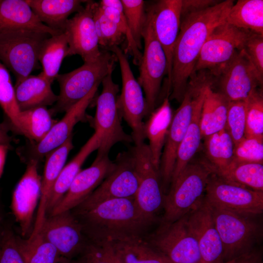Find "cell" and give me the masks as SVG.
<instances>
[{
  "mask_svg": "<svg viewBox=\"0 0 263 263\" xmlns=\"http://www.w3.org/2000/svg\"><path fill=\"white\" fill-rule=\"evenodd\" d=\"M188 214L168 225H160L146 240L172 263H201L198 243L188 223Z\"/></svg>",
  "mask_w": 263,
  "mask_h": 263,
  "instance_id": "obj_12",
  "label": "cell"
},
{
  "mask_svg": "<svg viewBox=\"0 0 263 263\" xmlns=\"http://www.w3.org/2000/svg\"><path fill=\"white\" fill-rule=\"evenodd\" d=\"M10 146L0 144V178L1 177L5 163L6 157Z\"/></svg>",
  "mask_w": 263,
  "mask_h": 263,
  "instance_id": "obj_51",
  "label": "cell"
},
{
  "mask_svg": "<svg viewBox=\"0 0 263 263\" xmlns=\"http://www.w3.org/2000/svg\"><path fill=\"white\" fill-rule=\"evenodd\" d=\"M117 61L112 52L102 50L100 56L93 62H84L70 72L58 74L56 79L59 85L57 100L49 110L52 115L66 112L86 96L103 78L113 70Z\"/></svg>",
  "mask_w": 263,
  "mask_h": 263,
  "instance_id": "obj_5",
  "label": "cell"
},
{
  "mask_svg": "<svg viewBox=\"0 0 263 263\" xmlns=\"http://www.w3.org/2000/svg\"><path fill=\"white\" fill-rule=\"evenodd\" d=\"M263 164L238 161L234 159L225 169L213 173L228 182L263 191Z\"/></svg>",
  "mask_w": 263,
  "mask_h": 263,
  "instance_id": "obj_35",
  "label": "cell"
},
{
  "mask_svg": "<svg viewBox=\"0 0 263 263\" xmlns=\"http://www.w3.org/2000/svg\"><path fill=\"white\" fill-rule=\"evenodd\" d=\"M252 33L225 21L217 26L204 43L193 73L201 70L212 72L228 62L243 49Z\"/></svg>",
  "mask_w": 263,
  "mask_h": 263,
  "instance_id": "obj_15",
  "label": "cell"
},
{
  "mask_svg": "<svg viewBox=\"0 0 263 263\" xmlns=\"http://www.w3.org/2000/svg\"><path fill=\"white\" fill-rule=\"evenodd\" d=\"M204 198L210 205L241 215L254 217L263 212V191L228 182L212 172Z\"/></svg>",
  "mask_w": 263,
  "mask_h": 263,
  "instance_id": "obj_13",
  "label": "cell"
},
{
  "mask_svg": "<svg viewBox=\"0 0 263 263\" xmlns=\"http://www.w3.org/2000/svg\"><path fill=\"white\" fill-rule=\"evenodd\" d=\"M213 79L208 71L201 70L191 75L181 105L173 115L160 164V174L165 188L171 183L178 148L192 119L195 109L204 99L207 87Z\"/></svg>",
  "mask_w": 263,
  "mask_h": 263,
  "instance_id": "obj_3",
  "label": "cell"
},
{
  "mask_svg": "<svg viewBox=\"0 0 263 263\" xmlns=\"http://www.w3.org/2000/svg\"><path fill=\"white\" fill-rule=\"evenodd\" d=\"M114 162L112 171L83 202L74 208L75 211L88 210L110 200L135 197L140 179L130 150L119 152Z\"/></svg>",
  "mask_w": 263,
  "mask_h": 263,
  "instance_id": "obj_11",
  "label": "cell"
},
{
  "mask_svg": "<svg viewBox=\"0 0 263 263\" xmlns=\"http://www.w3.org/2000/svg\"><path fill=\"white\" fill-rule=\"evenodd\" d=\"M109 51L113 53L119 63L122 86L117 97L119 113L132 130V137L135 145L144 143L143 119L148 116L147 106L142 88L135 78L126 54L119 46Z\"/></svg>",
  "mask_w": 263,
  "mask_h": 263,
  "instance_id": "obj_9",
  "label": "cell"
},
{
  "mask_svg": "<svg viewBox=\"0 0 263 263\" xmlns=\"http://www.w3.org/2000/svg\"><path fill=\"white\" fill-rule=\"evenodd\" d=\"M99 3V2H98ZM104 14L117 26L119 29L127 39V48L125 52L129 53L133 57V62L135 65H139L142 54L137 47L125 18L123 6L118 9L101 6L99 3Z\"/></svg>",
  "mask_w": 263,
  "mask_h": 263,
  "instance_id": "obj_44",
  "label": "cell"
},
{
  "mask_svg": "<svg viewBox=\"0 0 263 263\" xmlns=\"http://www.w3.org/2000/svg\"><path fill=\"white\" fill-rule=\"evenodd\" d=\"M125 18L133 38L140 50L146 21L145 2L142 0H121Z\"/></svg>",
  "mask_w": 263,
  "mask_h": 263,
  "instance_id": "obj_42",
  "label": "cell"
},
{
  "mask_svg": "<svg viewBox=\"0 0 263 263\" xmlns=\"http://www.w3.org/2000/svg\"><path fill=\"white\" fill-rule=\"evenodd\" d=\"M17 240L25 263H56L65 258L40 233L32 239L17 236Z\"/></svg>",
  "mask_w": 263,
  "mask_h": 263,
  "instance_id": "obj_37",
  "label": "cell"
},
{
  "mask_svg": "<svg viewBox=\"0 0 263 263\" xmlns=\"http://www.w3.org/2000/svg\"><path fill=\"white\" fill-rule=\"evenodd\" d=\"M12 139L8 135L6 128L0 123V144L10 146Z\"/></svg>",
  "mask_w": 263,
  "mask_h": 263,
  "instance_id": "obj_52",
  "label": "cell"
},
{
  "mask_svg": "<svg viewBox=\"0 0 263 263\" xmlns=\"http://www.w3.org/2000/svg\"><path fill=\"white\" fill-rule=\"evenodd\" d=\"M0 106L13 127L22 133L20 111L9 70L0 62Z\"/></svg>",
  "mask_w": 263,
  "mask_h": 263,
  "instance_id": "obj_40",
  "label": "cell"
},
{
  "mask_svg": "<svg viewBox=\"0 0 263 263\" xmlns=\"http://www.w3.org/2000/svg\"><path fill=\"white\" fill-rule=\"evenodd\" d=\"M38 162L36 160L28 162L12 195L11 209L23 237L32 232L33 216L40 196L41 177L38 172Z\"/></svg>",
  "mask_w": 263,
  "mask_h": 263,
  "instance_id": "obj_20",
  "label": "cell"
},
{
  "mask_svg": "<svg viewBox=\"0 0 263 263\" xmlns=\"http://www.w3.org/2000/svg\"><path fill=\"white\" fill-rule=\"evenodd\" d=\"M203 102L204 100L196 107L187 132L178 148L171 183L191 161L200 147L202 139L200 122Z\"/></svg>",
  "mask_w": 263,
  "mask_h": 263,
  "instance_id": "obj_34",
  "label": "cell"
},
{
  "mask_svg": "<svg viewBox=\"0 0 263 263\" xmlns=\"http://www.w3.org/2000/svg\"><path fill=\"white\" fill-rule=\"evenodd\" d=\"M74 215L92 242L145 237L154 223L142 212L135 197L108 200Z\"/></svg>",
  "mask_w": 263,
  "mask_h": 263,
  "instance_id": "obj_2",
  "label": "cell"
},
{
  "mask_svg": "<svg viewBox=\"0 0 263 263\" xmlns=\"http://www.w3.org/2000/svg\"><path fill=\"white\" fill-rule=\"evenodd\" d=\"M94 1L87 0L81 10L67 20L63 30L68 40L67 56L79 55L84 62L95 61L102 52L93 19Z\"/></svg>",
  "mask_w": 263,
  "mask_h": 263,
  "instance_id": "obj_19",
  "label": "cell"
},
{
  "mask_svg": "<svg viewBox=\"0 0 263 263\" xmlns=\"http://www.w3.org/2000/svg\"><path fill=\"white\" fill-rule=\"evenodd\" d=\"M221 1L215 0H182L181 18L213 6Z\"/></svg>",
  "mask_w": 263,
  "mask_h": 263,
  "instance_id": "obj_49",
  "label": "cell"
},
{
  "mask_svg": "<svg viewBox=\"0 0 263 263\" xmlns=\"http://www.w3.org/2000/svg\"><path fill=\"white\" fill-rule=\"evenodd\" d=\"M56 263H84V261L83 257L81 259L77 260L64 258L62 260Z\"/></svg>",
  "mask_w": 263,
  "mask_h": 263,
  "instance_id": "obj_53",
  "label": "cell"
},
{
  "mask_svg": "<svg viewBox=\"0 0 263 263\" xmlns=\"http://www.w3.org/2000/svg\"><path fill=\"white\" fill-rule=\"evenodd\" d=\"M50 36L29 30L0 32V62L13 74L16 81L38 68L40 49Z\"/></svg>",
  "mask_w": 263,
  "mask_h": 263,
  "instance_id": "obj_6",
  "label": "cell"
},
{
  "mask_svg": "<svg viewBox=\"0 0 263 263\" xmlns=\"http://www.w3.org/2000/svg\"><path fill=\"white\" fill-rule=\"evenodd\" d=\"M111 71L102 80V90L96 101L95 116L92 119L95 132L101 136L97 156L109 155L111 148L119 142L132 143L131 135L123 130L117 105L119 86Z\"/></svg>",
  "mask_w": 263,
  "mask_h": 263,
  "instance_id": "obj_8",
  "label": "cell"
},
{
  "mask_svg": "<svg viewBox=\"0 0 263 263\" xmlns=\"http://www.w3.org/2000/svg\"><path fill=\"white\" fill-rule=\"evenodd\" d=\"M148 116L144 125L145 135L149 141L153 163L159 169L162 150L173 117L169 96L166 95L161 105Z\"/></svg>",
  "mask_w": 263,
  "mask_h": 263,
  "instance_id": "obj_27",
  "label": "cell"
},
{
  "mask_svg": "<svg viewBox=\"0 0 263 263\" xmlns=\"http://www.w3.org/2000/svg\"><path fill=\"white\" fill-rule=\"evenodd\" d=\"M68 40L64 33L51 36L43 43L38 61L43 71L40 73L52 83L59 74L63 59L67 56Z\"/></svg>",
  "mask_w": 263,
  "mask_h": 263,
  "instance_id": "obj_33",
  "label": "cell"
},
{
  "mask_svg": "<svg viewBox=\"0 0 263 263\" xmlns=\"http://www.w3.org/2000/svg\"><path fill=\"white\" fill-rule=\"evenodd\" d=\"M246 114V101L229 102L225 129L234 146L244 137Z\"/></svg>",
  "mask_w": 263,
  "mask_h": 263,
  "instance_id": "obj_43",
  "label": "cell"
},
{
  "mask_svg": "<svg viewBox=\"0 0 263 263\" xmlns=\"http://www.w3.org/2000/svg\"><path fill=\"white\" fill-rule=\"evenodd\" d=\"M234 156L238 161L263 163V138L244 137L234 146Z\"/></svg>",
  "mask_w": 263,
  "mask_h": 263,
  "instance_id": "obj_46",
  "label": "cell"
},
{
  "mask_svg": "<svg viewBox=\"0 0 263 263\" xmlns=\"http://www.w3.org/2000/svg\"><path fill=\"white\" fill-rule=\"evenodd\" d=\"M52 82L41 73L29 75L16 81L15 96L20 112L39 107L51 106L56 103L58 95L53 91Z\"/></svg>",
  "mask_w": 263,
  "mask_h": 263,
  "instance_id": "obj_26",
  "label": "cell"
},
{
  "mask_svg": "<svg viewBox=\"0 0 263 263\" xmlns=\"http://www.w3.org/2000/svg\"><path fill=\"white\" fill-rule=\"evenodd\" d=\"M204 139L206 161L212 172L227 167L234 159V144L226 130L224 129Z\"/></svg>",
  "mask_w": 263,
  "mask_h": 263,
  "instance_id": "obj_36",
  "label": "cell"
},
{
  "mask_svg": "<svg viewBox=\"0 0 263 263\" xmlns=\"http://www.w3.org/2000/svg\"><path fill=\"white\" fill-rule=\"evenodd\" d=\"M188 223L198 244L201 263L223 261V247L209 205L202 202L188 214Z\"/></svg>",
  "mask_w": 263,
  "mask_h": 263,
  "instance_id": "obj_23",
  "label": "cell"
},
{
  "mask_svg": "<svg viewBox=\"0 0 263 263\" xmlns=\"http://www.w3.org/2000/svg\"><path fill=\"white\" fill-rule=\"evenodd\" d=\"M101 143V136L95 132L81 147L73 159L64 166L53 188L48 202L47 213H51L68 191L75 178L91 153L98 150Z\"/></svg>",
  "mask_w": 263,
  "mask_h": 263,
  "instance_id": "obj_28",
  "label": "cell"
},
{
  "mask_svg": "<svg viewBox=\"0 0 263 263\" xmlns=\"http://www.w3.org/2000/svg\"><path fill=\"white\" fill-rule=\"evenodd\" d=\"M39 233L62 257L69 259L83 254L88 243L81 225L71 210L46 218Z\"/></svg>",
  "mask_w": 263,
  "mask_h": 263,
  "instance_id": "obj_18",
  "label": "cell"
},
{
  "mask_svg": "<svg viewBox=\"0 0 263 263\" xmlns=\"http://www.w3.org/2000/svg\"><path fill=\"white\" fill-rule=\"evenodd\" d=\"M233 0L221 1L181 18L174 47L170 84L166 94L181 103L202 48L215 27L225 21Z\"/></svg>",
  "mask_w": 263,
  "mask_h": 263,
  "instance_id": "obj_1",
  "label": "cell"
},
{
  "mask_svg": "<svg viewBox=\"0 0 263 263\" xmlns=\"http://www.w3.org/2000/svg\"><path fill=\"white\" fill-rule=\"evenodd\" d=\"M208 204L223 244L222 261L230 260L254 248V245L261 238V229L260 225L252 219L253 217Z\"/></svg>",
  "mask_w": 263,
  "mask_h": 263,
  "instance_id": "obj_7",
  "label": "cell"
},
{
  "mask_svg": "<svg viewBox=\"0 0 263 263\" xmlns=\"http://www.w3.org/2000/svg\"><path fill=\"white\" fill-rule=\"evenodd\" d=\"M114 167V162L110 159L109 155L96 156L89 167L78 173L68 191L53 209L50 216L77 207L95 189Z\"/></svg>",
  "mask_w": 263,
  "mask_h": 263,
  "instance_id": "obj_22",
  "label": "cell"
},
{
  "mask_svg": "<svg viewBox=\"0 0 263 263\" xmlns=\"http://www.w3.org/2000/svg\"><path fill=\"white\" fill-rule=\"evenodd\" d=\"M225 22L263 35V0H239L231 7Z\"/></svg>",
  "mask_w": 263,
  "mask_h": 263,
  "instance_id": "obj_32",
  "label": "cell"
},
{
  "mask_svg": "<svg viewBox=\"0 0 263 263\" xmlns=\"http://www.w3.org/2000/svg\"><path fill=\"white\" fill-rule=\"evenodd\" d=\"M130 150L140 179L135 195L137 203L144 215L155 223L158 213L163 208L165 197L159 169L153 163L148 145H134Z\"/></svg>",
  "mask_w": 263,
  "mask_h": 263,
  "instance_id": "obj_14",
  "label": "cell"
},
{
  "mask_svg": "<svg viewBox=\"0 0 263 263\" xmlns=\"http://www.w3.org/2000/svg\"><path fill=\"white\" fill-rule=\"evenodd\" d=\"M2 219H3V215H2V210H1V207L0 206V226L1 224Z\"/></svg>",
  "mask_w": 263,
  "mask_h": 263,
  "instance_id": "obj_54",
  "label": "cell"
},
{
  "mask_svg": "<svg viewBox=\"0 0 263 263\" xmlns=\"http://www.w3.org/2000/svg\"><path fill=\"white\" fill-rule=\"evenodd\" d=\"M142 38L144 50L137 80L145 93L148 116L155 109L163 78L167 75L168 64L165 52L147 18Z\"/></svg>",
  "mask_w": 263,
  "mask_h": 263,
  "instance_id": "obj_16",
  "label": "cell"
},
{
  "mask_svg": "<svg viewBox=\"0 0 263 263\" xmlns=\"http://www.w3.org/2000/svg\"><path fill=\"white\" fill-rule=\"evenodd\" d=\"M29 30L55 36L63 32L43 24L26 0H0V32Z\"/></svg>",
  "mask_w": 263,
  "mask_h": 263,
  "instance_id": "obj_25",
  "label": "cell"
},
{
  "mask_svg": "<svg viewBox=\"0 0 263 263\" xmlns=\"http://www.w3.org/2000/svg\"><path fill=\"white\" fill-rule=\"evenodd\" d=\"M262 88L255 90L246 99L244 137L263 138V95Z\"/></svg>",
  "mask_w": 263,
  "mask_h": 263,
  "instance_id": "obj_41",
  "label": "cell"
},
{
  "mask_svg": "<svg viewBox=\"0 0 263 263\" xmlns=\"http://www.w3.org/2000/svg\"><path fill=\"white\" fill-rule=\"evenodd\" d=\"M93 15L100 48L109 51L119 46L125 37L117 25L104 14L98 2L94 1Z\"/></svg>",
  "mask_w": 263,
  "mask_h": 263,
  "instance_id": "obj_39",
  "label": "cell"
},
{
  "mask_svg": "<svg viewBox=\"0 0 263 263\" xmlns=\"http://www.w3.org/2000/svg\"><path fill=\"white\" fill-rule=\"evenodd\" d=\"M99 85H95L86 96L69 109L40 141L32 143L26 153L28 162L30 160L38 161L60 147L72 134L75 126L88 119L86 111L93 100Z\"/></svg>",
  "mask_w": 263,
  "mask_h": 263,
  "instance_id": "obj_21",
  "label": "cell"
},
{
  "mask_svg": "<svg viewBox=\"0 0 263 263\" xmlns=\"http://www.w3.org/2000/svg\"><path fill=\"white\" fill-rule=\"evenodd\" d=\"M182 0H160L146 5L147 19L167 60V90L170 81L174 45L181 24Z\"/></svg>",
  "mask_w": 263,
  "mask_h": 263,
  "instance_id": "obj_17",
  "label": "cell"
},
{
  "mask_svg": "<svg viewBox=\"0 0 263 263\" xmlns=\"http://www.w3.org/2000/svg\"><path fill=\"white\" fill-rule=\"evenodd\" d=\"M83 258L84 263H122L110 242H88Z\"/></svg>",
  "mask_w": 263,
  "mask_h": 263,
  "instance_id": "obj_45",
  "label": "cell"
},
{
  "mask_svg": "<svg viewBox=\"0 0 263 263\" xmlns=\"http://www.w3.org/2000/svg\"><path fill=\"white\" fill-rule=\"evenodd\" d=\"M56 122L46 107L20 112L21 133L35 143L40 141Z\"/></svg>",
  "mask_w": 263,
  "mask_h": 263,
  "instance_id": "obj_38",
  "label": "cell"
},
{
  "mask_svg": "<svg viewBox=\"0 0 263 263\" xmlns=\"http://www.w3.org/2000/svg\"><path fill=\"white\" fill-rule=\"evenodd\" d=\"M211 87L209 85L206 89L201 111L200 125L202 139L225 129L226 125L229 101Z\"/></svg>",
  "mask_w": 263,
  "mask_h": 263,
  "instance_id": "obj_30",
  "label": "cell"
},
{
  "mask_svg": "<svg viewBox=\"0 0 263 263\" xmlns=\"http://www.w3.org/2000/svg\"><path fill=\"white\" fill-rule=\"evenodd\" d=\"M213 78L212 88L228 101H246L256 89L262 88L261 77L243 49L228 62L210 72Z\"/></svg>",
  "mask_w": 263,
  "mask_h": 263,
  "instance_id": "obj_10",
  "label": "cell"
},
{
  "mask_svg": "<svg viewBox=\"0 0 263 263\" xmlns=\"http://www.w3.org/2000/svg\"><path fill=\"white\" fill-rule=\"evenodd\" d=\"M40 20L56 31L63 33L69 16L81 10L80 0H26Z\"/></svg>",
  "mask_w": 263,
  "mask_h": 263,
  "instance_id": "obj_29",
  "label": "cell"
},
{
  "mask_svg": "<svg viewBox=\"0 0 263 263\" xmlns=\"http://www.w3.org/2000/svg\"><path fill=\"white\" fill-rule=\"evenodd\" d=\"M73 134L60 147L46 156L43 176L41 181V193L33 229L29 236L33 238L41 231L46 218L48 202L55 183L63 168L67 157L74 148Z\"/></svg>",
  "mask_w": 263,
  "mask_h": 263,
  "instance_id": "obj_24",
  "label": "cell"
},
{
  "mask_svg": "<svg viewBox=\"0 0 263 263\" xmlns=\"http://www.w3.org/2000/svg\"><path fill=\"white\" fill-rule=\"evenodd\" d=\"M1 233H2V231L0 232V247L1 239Z\"/></svg>",
  "mask_w": 263,
  "mask_h": 263,
  "instance_id": "obj_55",
  "label": "cell"
},
{
  "mask_svg": "<svg viewBox=\"0 0 263 263\" xmlns=\"http://www.w3.org/2000/svg\"><path fill=\"white\" fill-rule=\"evenodd\" d=\"M215 263H263L262 253L254 248L230 260Z\"/></svg>",
  "mask_w": 263,
  "mask_h": 263,
  "instance_id": "obj_50",
  "label": "cell"
},
{
  "mask_svg": "<svg viewBox=\"0 0 263 263\" xmlns=\"http://www.w3.org/2000/svg\"><path fill=\"white\" fill-rule=\"evenodd\" d=\"M243 49L260 76L263 78V35L252 33Z\"/></svg>",
  "mask_w": 263,
  "mask_h": 263,
  "instance_id": "obj_48",
  "label": "cell"
},
{
  "mask_svg": "<svg viewBox=\"0 0 263 263\" xmlns=\"http://www.w3.org/2000/svg\"><path fill=\"white\" fill-rule=\"evenodd\" d=\"M0 263H25L18 246L17 236L10 229L2 231Z\"/></svg>",
  "mask_w": 263,
  "mask_h": 263,
  "instance_id": "obj_47",
  "label": "cell"
},
{
  "mask_svg": "<svg viewBox=\"0 0 263 263\" xmlns=\"http://www.w3.org/2000/svg\"><path fill=\"white\" fill-rule=\"evenodd\" d=\"M212 171L206 161L190 162L165 195L161 225L171 224L188 214L203 201Z\"/></svg>",
  "mask_w": 263,
  "mask_h": 263,
  "instance_id": "obj_4",
  "label": "cell"
},
{
  "mask_svg": "<svg viewBox=\"0 0 263 263\" xmlns=\"http://www.w3.org/2000/svg\"><path fill=\"white\" fill-rule=\"evenodd\" d=\"M122 263H172L146 240L134 237L111 242Z\"/></svg>",
  "mask_w": 263,
  "mask_h": 263,
  "instance_id": "obj_31",
  "label": "cell"
}]
</instances>
